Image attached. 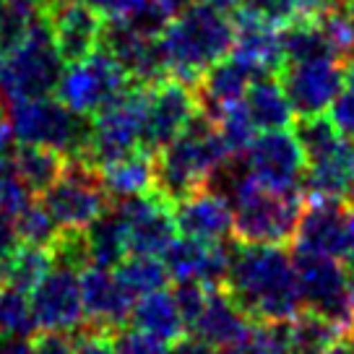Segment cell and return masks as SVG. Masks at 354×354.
Wrapping results in <instances>:
<instances>
[{
	"label": "cell",
	"mask_w": 354,
	"mask_h": 354,
	"mask_svg": "<svg viewBox=\"0 0 354 354\" xmlns=\"http://www.w3.org/2000/svg\"><path fill=\"white\" fill-rule=\"evenodd\" d=\"M221 287L250 321H292L302 310L292 253L284 245L237 243Z\"/></svg>",
	"instance_id": "6da1fadb"
},
{
	"label": "cell",
	"mask_w": 354,
	"mask_h": 354,
	"mask_svg": "<svg viewBox=\"0 0 354 354\" xmlns=\"http://www.w3.org/2000/svg\"><path fill=\"white\" fill-rule=\"evenodd\" d=\"M156 39L167 73L193 86L203 71L230 55L234 42V19L206 3H190L162 26Z\"/></svg>",
	"instance_id": "7a4b0ae2"
},
{
	"label": "cell",
	"mask_w": 354,
	"mask_h": 354,
	"mask_svg": "<svg viewBox=\"0 0 354 354\" xmlns=\"http://www.w3.org/2000/svg\"><path fill=\"white\" fill-rule=\"evenodd\" d=\"M230 156L216 122L196 112L185 131L154 154V190L169 203L188 198L209 185V177Z\"/></svg>",
	"instance_id": "3957f363"
},
{
	"label": "cell",
	"mask_w": 354,
	"mask_h": 354,
	"mask_svg": "<svg viewBox=\"0 0 354 354\" xmlns=\"http://www.w3.org/2000/svg\"><path fill=\"white\" fill-rule=\"evenodd\" d=\"M232 237L248 245H289L302 214V193H281L248 177L230 198Z\"/></svg>",
	"instance_id": "277c9868"
},
{
	"label": "cell",
	"mask_w": 354,
	"mask_h": 354,
	"mask_svg": "<svg viewBox=\"0 0 354 354\" xmlns=\"http://www.w3.org/2000/svg\"><path fill=\"white\" fill-rule=\"evenodd\" d=\"M8 118L19 144L47 146L66 159H86L91 120L66 107L55 94L11 102Z\"/></svg>",
	"instance_id": "5b68a950"
},
{
	"label": "cell",
	"mask_w": 354,
	"mask_h": 354,
	"mask_svg": "<svg viewBox=\"0 0 354 354\" xmlns=\"http://www.w3.org/2000/svg\"><path fill=\"white\" fill-rule=\"evenodd\" d=\"M66 63L57 55L50 21L44 13L21 42L0 53V94L8 102L50 97L57 91Z\"/></svg>",
	"instance_id": "8992f818"
},
{
	"label": "cell",
	"mask_w": 354,
	"mask_h": 354,
	"mask_svg": "<svg viewBox=\"0 0 354 354\" xmlns=\"http://www.w3.org/2000/svg\"><path fill=\"white\" fill-rule=\"evenodd\" d=\"M302 310L333 321L346 339L354 336V289L342 261L295 248L292 253Z\"/></svg>",
	"instance_id": "52a82bcc"
},
{
	"label": "cell",
	"mask_w": 354,
	"mask_h": 354,
	"mask_svg": "<svg viewBox=\"0 0 354 354\" xmlns=\"http://www.w3.org/2000/svg\"><path fill=\"white\" fill-rule=\"evenodd\" d=\"M37 198L60 230H86L112 203L100 167L88 159H66L60 177Z\"/></svg>",
	"instance_id": "ba28073f"
},
{
	"label": "cell",
	"mask_w": 354,
	"mask_h": 354,
	"mask_svg": "<svg viewBox=\"0 0 354 354\" xmlns=\"http://www.w3.org/2000/svg\"><path fill=\"white\" fill-rule=\"evenodd\" d=\"M128 86H131L128 73L122 71L110 50L100 44L91 55L63 68L55 97L78 115L94 118Z\"/></svg>",
	"instance_id": "9c48e42d"
},
{
	"label": "cell",
	"mask_w": 354,
	"mask_h": 354,
	"mask_svg": "<svg viewBox=\"0 0 354 354\" xmlns=\"http://www.w3.org/2000/svg\"><path fill=\"white\" fill-rule=\"evenodd\" d=\"M146 97L149 86L131 84L118 100L91 118V136L86 149V159L91 165L102 167L141 149Z\"/></svg>",
	"instance_id": "30bf717a"
},
{
	"label": "cell",
	"mask_w": 354,
	"mask_h": 354,
	"mask_svg": "<svg viewBox=\"0 0 354 354\" xmlns=\"http://www.w3.org/2000/svg\"><path fill=\"white\" fill-rule=\"evenodd\" d=\"M277 76L297 118L323 115L346 84V63L333 55L310 57L284 63Z\"/></svg>",
	"instance_id": "8fae6325"
},
{
	"label": "cell",
	"mask_w": 354,
	"mask_h": 354,
	"mask_svg": "<svg viewBox=\"0 0 354 354\" xmlns=\"http://www.w3.org/2000/svg\"><path fill=\"white\" fill-rule=\"evenodd\" d=\"M245 167L258 185L281 193H302L305 177V154L297 136L287 128L261 131L243 151Z\"/></svg>",
	"instance_id": "7c38bea8"
},
{
	"label": "cell",
	"mask_w": 354,
	"mask_h": 354,
	"mask_svg": "<svg viewBox=\"0 0 354 354\" xmlns=\"http://www.w3.org/2000/svg\"><path fill=\"white\" fill-rule=\"evenodd\" d=\"M198 112V102L193 94V86L180 78L167 76L159 84L149 86L144 112V133H141V149L156 154L165 149L172 138L185 131Z\"/></svg>",
	"instance_id": "4fadbf2b"
},
{
	"label": "cell",
	"mask_w": 354,
	"mask_h": 354,
	"mask_svg": "<svg viewBox=\"0 0 354 354\" xmlns=\"http://www.w3.org/2000/svg\"><path fill=\"white\" fill-rule=\"evenodd\" d=\"M354 240V211L349 201L308 198L295 232V248L342 261Z\"/></svg>",
	"instance_id": "5bb4252c"
},
{
	"label": "cell",
	"mask_w": 354,
	"mask_h": 354,
	"mask_svg": "<svg viewBox=\"0 0 354 354\" xmlns=\"http://www.w3.org/2000/svg\"><path fill=\"white\" fill-rule=\"evenodd\" d=\"M37 328L76 331L86 323L81 297V271L68 266H53L39 284L29 292Z\"/></svg>",
	"instance_id": "9a60e30c"
},
{
	"label": "cell",
	"mask_w": 354,
	"mask_h": 354,
	"mask_svg": "<svg viewBox=\"0 0 354 354\" xmlns=\"http://www.w3.org/2000/svg\"><path fill=\"white\" fill-rule=\"evenodd\" d=\"M112 206L125 221L131 253L162 255L177 237L172 203L162 198L156 190L131 198H115Z\"/></svg>",
	"instance_id": "2e32d148"
},
{
	"label": "cell",
	"mask_w": 354,
	"mask_h": 354,
	"mask_svg": "<svg viewBox=\"0 0 354 354\" xmlns=\"http://www.w3.org/2000/svg\"><path fill=\"white\" fill-rule=\"evenodd\" d=\"M230 240L224 243H206L196 237H175L169 248L162 253L169 279L175 281H201L209 287H221L224 277L230 271V258H232Z\"/></svg>",
	"instance_id": "e0dca14e"
},
{
	"label": "cell",
	"mask_w": 354,
	"mask_h": 354,
	"mask_svg": "<svg viewBox=\"0 0 354 354\" xmlns=\"http://www.w3.org/2000/svg\"><path fill=\"white\" fill-rule=\"evenodd\" d=\"M44 13L50 21L57 55L66 66L91 55L102 44L104 16L94 11L84 0H66L55 8H47Z\"/></svg>",
	"instance_id": "ac0fdd59"
},
{
	"label": "cell",
	"mask_w": 354,
	"mask_h": 354,
	"mask_svg": "<svg viewBox=\"0 0 354 354\" xmlns=\"http://www.w3.org/2000/svg\"><path fill=\"white\" fill-rule=\"evenodd\" d=\"M81 297L86 310V323L100 331H118L131 321L136 299L125 292L115 271L107 266L91 263L81 271Z\"/></svg>",
	"instance_id": "d6986e66"
},
{
	"label": "cell",
	"mask_w": 354,
	"mask_h": 354,
	"mask_svg": "<svg viewBox=\"0 0 354 354\" xmlns=\"http://www.w3.org/2000/svg\"><path fill=\"white\" fill-rule=\"evenodd\" d=\"M172 216L177 232L185 237L206 243H224L232 237V206L211 188H201L172 203Z\"/></svg>",
	"instance_id": "ffe728a7"
},
{
	"label": "cell",
	"mask_w": 354,
	"mask_h": 354,
	"mask_svg": "<svg viewBox=\"0 0 354 354\" xmlns=\"http://www.w3.org/2000/svg\"><path fill=\"white\" fill-rule=\"evenodd\" d=\"M255 76L258 73L253 68L245 66L243 60H237L232 53L224 55L209 71H203V76L193 84L198 112H203L211 120H216L224 110H230V107L243 102L245 91L253 84Z\"/></svg>",
	"instance_id": "44dd1931"
},
{
	"label": "cell",
	"mask_w": 354,
	"mask_h": 354,
	"mask_svg": "<svg viewBox=\"0 0 354 354\" xmlns=\"http://www.w3.org/2000/svg\"><path fill=\"white\" fill-rule=\"evenodd\" d=\"M279 29L281 26L266 24L240 11L234 16V42L230 53L253 68L258 76H277L284 66Z\"/></svg>",
	"instance_id": "7402d4cb"
},
{
	"label": "cell",
	"mask_w": 354,
	"mask_h": 354,
	"mask_svg": "<svg viewBox=\"0 0 354 354\" xmlns=\"http://www.w3.org/2000/svg\"><path fill=\"white\" fill-rule=\"evenodd\" d=\"M250 318L245 315L240 305L230 297V292L224 287H209V295L203 299V308L196 315V321L190 323L188 331L198 336L203 342L214 344L219 349L232 346L248 328H250Z\"/></svg>",
	"instance_id": "603a6c76"
},
{
	"label": "cell",
	"mask_w": 354,
	"mask_h": 354,
	"mask_svg": "<svg viewBox=\"0 0 354 354\" xmlns=\"http://www.w3.org/2000/svg\"><path fill=\"white\" fill-rule=\"evenodd\" d=\"M354 188V144L346 138L336 151L308 162L302 177L305 198H339L346 201Z\"/></svg>",
	"instance_id": "cb8c5ba5"
},
{
	"label": "cell",
	"mask_w": 354,
	"mask_h": 354,
	"mask_svg": "<svg viewBox=\"0 0 354 354\" xmlns=\"http://www.w3.org/2000/svg\"><path fill=\"white\" fill-rule=\"evenodd\" d=\"M128 323L136 331L146 333V336H151L162 344L177 342L185 333L183 315L177 310L172 292H167V289H159V292H151V295L136 299Z\"/></svg>",
	"instance_id": "d4e9b609"
},
{
	"label": "cell",
	"mask_w": 354,
	"mask_h": 354,
	"mask_svg": "<svg viewBox=\"0 0 354 354\" xmlns=\"http://www.w3.org/2000/svg\"><path fill=\"white\" fill-rule=\"evenodd\" d=\"M243 107L253 128L261 131H281L295 120L284 88L274 76H255L243 97Z\"/></svg>",
	"instance_id": "484cf974"
},
{
	"label": "cell",
	"mask_w": 354,
	"mask_h": 354,
	"mask_svg": "<svg viewBox=\"0 0 354 354\" xmlns=\"http://www.w3.org/2000/svg\"><path fill=\"white\" fill-rule=\"evenodd\" d=\"M110 198H131L154 190V154L138 149L100 167Z\"/></svg>",
	"instance_id": "4316f807"
},
{
	"label": "cell",
	"mask_w": 354,
	"mask_h": 354,
	"mask_svg": "<svg viewBox=\"0 0 354 354\" xmlns=\"http://www.w3.org/2000/svg\"><path fill=\"white\" fill-rule=\"evenodd\" d=\"M8 162H11L13 172L21 177L24 185L32 190L34 196H42L60 177L63 167H66V156L47 146L19 144L8 154Z\"/></svg>",
	"instance_id": "83f0119b"
},
{
	"label": "cell",
	"mask_w": 354,
	"mask_h": 354,
	"mask_svg": "<svg viewBox=\"0 0 354 354\" xmlns=\"http://www.w3.org/2000/svg\"><path fill=\"white\" fill-rule=\"evenodd\" d=\"M86 243H88L91 263L107 266V268H115L125 255L131 253L125 221H122V216L118 214V209L112 203L110 209L104 211V214H100L86 227Z\"/></svg>",
	"instance_id": "f1b7e54d"
},
{
	"label": "cell",
	"mask_w": 354,
	"mask_h": 354,
	"mask_svg": "<svg viewBox=\"0 0 354 354\" xmlns=\"http://www.w3.org/2000/svg\"><path fill=\"white\" fill-rule=\"evenodd\" d=\"M287 336L289 354H323L326 349H331L333 344L346 339L336 323L313 310H299L287 323Z\"/></svg>",
	"instance_id": "f546056e"
},
{
	"label": "cell",
	"mask_w": 354,
	"mask_h": 354,
	"mask_svg": "<svg viewBox=\"0 0 354 354\" xmlns=\"http://www.w3.org/2000/svg\"><path fill=\"white\" fill-rule=\"evenodd\" d=\"M112 271L133 299L167 289V281H169V271H167L162 255L128 253Z\"/></svg>",
	"instance_id": "4dcf8cb0"
},
{
	"label": "cell",
	"mask_w": 354,
	"mask_h": 354,
	"mask_svg": "<svg viewBox=\"0 0 354 354\" xmlns=\"http://www.w3.org/2000/svg\"><path fill=\"white\" fill-rule=\"evenodd\" d=\"M279 37H281L284 63H297V60H310V57L333 55L318 19L297 16L295 21L284 24L279 29Z\"/></svg>",
	"instance_id": "1f68e13d"
},
{
	"label": "cell",
	"mask_w": 354,
	"mask_h": 354,
	"mask_svg": "<svg viewBox=\"0 0 354 354\" xmlns=\"http://www.w3.org/2000/svg\"><path fill=\"white\" fill-rule=\"evenodd\" d=\"M0 266H3V279H6L8 287L32 292L39 284V279L53 268V255L47 248L19 243L13 248V253Z\"/></svg>",
	"instance_id": "d6a6232c"
},
{
	"label": "cell",
	"mask_w": 354,
	"mask_h": 354,
	"mask_svg": "<svg viewBox=\"0 0 354 354\" xmlns=\"http://www.w3.org/2000/svg\"><path fill=\"white\" fill-rule=\"evenodd\" d=\"M37 328L29 292L3 284L0 287V339H32Z\"/></svg>",
	"instance_id": "836d02e7"
},
{
	"label": "cell",
	"mask_w": 354,
	"mask_h": 354,
	"mask_svg": "<svg viewBox=\"0 0 354 354\" xmlns=\"http://www.w3.org/2000/svg\"><path fill=\"white\" fill-rule=\"evenodd\" d=\"M295 136H297L299 146H302V154L305 162H315L321 156L336 151L339 146L346 141L342 136V131L333 125L331 118L323 115H308V118H297L295 122Z\"/></svg>",
	"instance_id": "e575fe53"
},
{
	"label": "cell",
	"mask_w": 354,
	"mask_h": 354,
	"mask_svg": "<svg viewBox=\"0 0 354 354\" xmlns=\"http://www.w3.org/2000/svg\"><path fill=\"white\" fill-rule=\"evenodd\" d=\"M42 16L39 0H0V53L16 47Z\"/></svg>",
	"instance_id": "d590c367"
},
{
	"label": "cell",
	"mask_w": 354,
	"mask_h": 354,
	"mask_svg": "<svg viewBox=\"0 0 354 354\" xmlns=\"http://www.w3.org/2000/svg\"><path fill=\"white\" fill-rule=\"evenodd\" d=\"M287 323L289 321H253L232 346L224 349V354H289Z\"/></svg>",
	"instance_id": "8d00e7d4"
},
{
	"label": "cell",
	"mask_w": 354,
	"mask_h": 354,
	"mask_svg": "<svg viewBox=\"0 0 354 354\" xmlns=\"http://www.w3.org/2000/svg\"><path fill=\"white\" fill-rule=\"evenodd\" d=\"M16 224V234H19V243L37 245V248H53V243L60 234V227L55 224L53 214L44 209V203L39 198H32L21 211L19 216L13 219Z\"/></svg>",
	"instance_id": "74e56055"
},
{
	"label": "cell",
	"mask_w": 354,
	"mask_h": 354,
	"mask_svg": "<svg viewBox=\"0 0 354 354\" xmlns=\"http://www.w3.org/2000/svg\"><path fill=\"white\" fill-rule=\"evenodd\" d=\"M32 198H37V196L24 185L21 177L13 172L11 162H6V165L0 167V214L16 219L19 211Z\"/></svg>",
	"instance_id": "f35d334b"
},
{
	"label": "cell",
	"mask_w": 354,
	"mask_h": 354,
	"mask_svg": "<svg viewBox=\"0 0 354 354\" xmlns=\"http://www.w3.org/2000/svg\"><path fill=\"white\" fill-rule=\"evenodd\" d=\"M240 11L274 26L295 21L299 16L297 0H240Z\"/></svg>",
	"instance_id": "ab89813d"
},
{
	"label": "cell",
	"mask_w": 354,
	"mask_h": 354,
	"mask_svg": "<svg viewBox=\"0 0 354 354\" xmlns=\"http://www.w3.org/2000/svg\"><path fill=\"white\" fill-rule=\"evenodd\" d=\"M112 346H115V354H169L167 344L156 342L146 333L136 331V328H118L112 331Z\"/></svg>",
	"instance_id": "60d3db41"
},
{
	"label": "cell",
	"mask_w": 354,
	"mask_h": 354,
	"mask_svg": "<svg viewBox=\"0 0 354 354\" xmlns=\"http://www.w3.org/2000/svg\"><path fill=\"white\" fill-rule=\"evenodd\" d=\"M209 295V284H201V281H177L175 289H172V297H175V305L183 315V323H185V331L190 328V323L196 321V315L203 308V299Z\"/></svg>",
	"instance_id": "b9f144b4"
},
{
	"label": "cell",
	"mask_w": 354,
	"mask_h": 354,
	"mask_svg": "<svg viewBox=\"0 0 354 354\" xmlns=\"http://www.w3.org/2000/svg\"><path fill=\"white\" fill-rule=\"evenodd\" d=\"M76 331L39 328V333H34L32 342H29L32 354H71L73 352V344H76Z\"/></svg>",
	"instance_id": "7bdbcfd3"
},
{
	"label": "cell",
	"mask_w": 354,
	"mask_h": 354,
	"mask_svg": "<svg viewBox=\"0 0 354 354\" xmlns=\"http://www.w3.org/2000/svg\"><path fill=\"white\" fill-rule=\"evenodd\" d=\"M331 118L333 125L342 131L344 138H354V84L346 81L344 88L339 91V97L331 102Z\"/></svg>",
	"instance_id": "ee69618b"
},
{
	"label": "cell",
	"mask_w": 354,
	"mask_h": 354,
	"mask_svg": "<svg viewBox=\"0 0 354 354\" xmlns=\"http://www.w3.org/2000/svg\"><path fill=\"white\" fill-rule=\"evenodd\" d=\"M71 354H115L112 336L107 331H100V328L84 323L76 331V344H73Z\"/></svg>",
	"instance_id": "f6af8a7d"
},
{
	"label": "cell",
	"mask_w": 354,
	"mask_h": 354,
	"mask_svg": "<svg viewBox=\"0 0 354 354\" xmlns=\"http://www.w3.org/2000/svg\"><path fill=\"white\" fill-rule=\"evenodd\" d=\"M97 13L104 16V21H115V19H133L138 11H144L149 0H84Z\"/></svg>",
	"instance_id": "bcb514c9"
},
{
	"label": "cell",
	"mask_w": 354,
	"mask_h": 354,
	"mask_svg": "<svg viewBox=\"0 0 354 354\" xmlns=\"http://www.w3.org/2000/svg\"><path fill=\"white\" fill-rule=\"evenodd\" d=\"M169 354H224V349L214 346V344L203 342L198 336H180L177 342H172V349Z\"/></svg>",
	"instance_id": "7dc6e473"
},
{
	"label": "cell",
	"mask_w": 354,
	"mask_h": 354,
	"mask_svg": "<svg viewBox=\"0 0 354 354\" xmlns=\"http://www.w3.org/2000/svg\"><path fill=\"white\" fill-rule=\"evenodd\" d=\"M19 245V234H16V224L11 216L0 214V263L13 253V248Z\"/></svg>",
	"instance_id": "c3c4849f"
},
{
	"label": "cell",
	"mask_w": 354,
	"mask_h": 354,
	"mask_svg": "<svg viewBox=\"0 0 354 354\" xmlns=\"http://www.w3.org/2000/svg\"><path fill=\"white\" fill-rule=\"evenodd\" d=\"M299 3V16L305 19H318L323 13L333 11L336 6H342L344 0H297Z\"/></svg>",
	"instance_id": "681fc988"
},
{
	"label": "cell",
	"mask_w": 354,
	"mask_h": 354,
	"mask_svg": "<svg viewBox=\"0 0 354 354\" xmlns=\"http://www.w3.org/2000/svg\"><path fill=\"white\" fill-rule=\"evenodd\" d=\"M149 3H151L156 11L165 16L167 21H169V19H172V16H177L183 8H188L193 0H149Z\"/></svg>",
	"instance_id": "f907efd6"
},
{
	"label": "cell",
	"mask_w": 354,
	"mask_h": 354,
	"mask_svg": "<svg viewBox=\"0 0 354 354\" xmlns=\"http://www.w3.org/2000/svg\"><path fill=\"white\" fill-rule=\"evenodd\" d=\"M0 354H32L29 339H0Z\"/></svg>",
	"instance_id": "816d5d0a"
},
{
	"label": "cell",
	"mask_w": 354,
	"mask_h": 354,
	"mask_svg": "<svg viewBox=\"0 0 354 354\" xmlns=\"http://www.w3.org/2000/svg\"><path fill=\"white\" fill-rule=\"evenodd\" d=\"M323 354H354V342L352 339H342V342L333 344L331 349H326Z\"/></svg>",
	"instance_id": "f5cc1de1"
},
{
	"label": "cell",
	"mask_w": 354,
	"mask_h": 354,
	"mask_svg": "<svg viewBox=\"0 0 354 354\" xmlns=\"http://www.w3.org/2000/svg\"><path fill=\"white\" fill-rule=\"evenodd\" d=\"M198 3H206V6H214V8H219V11H234L237 6H240V0H198Z\"/></svg>",
	"instance_id": "db71d44e"
},
{
	"label": "cell",
	"mask_w": 354,
	"mask_h": 354,
	"mask_svg": "<svg viewBox=\"0 0 354 354\" xmlns=\"http://www.w3.org/2000/svg\"><path fill=\"white\" fill-rule=\"evenodd\" d=\"M42 3V8L47 11V8H55V6H60V3H66V0H39Z\"/></svg>",
	"instance_id": "11a10c76"
},
{
	"label": "cell",
	"mask_w": 354,
	"mask_h": 354,
	"mask_svg": "<svg viewBox=\"0 0 354 354\" xmlns=\"http://www.w3.org/2000/svg\"><path fill=\"white\" fill-rule=\"evenodd\" d=\"M346 201H349V206H352V211H354V188H352V193H349V198Z\"/></svg>",
	"instance_id": "9f6ffc18"
},
{
	"label": "cell",
	"mask_w": 354,
	"mask_h": 354,
	"mask_svg": "<svg viewBox=\"0 0 354 354\" xmlns=\"http://www.w3.org/2000/svg\"><path fill=\"white\" fill-rule=\"evenodd\" d=\"M6 284V279H3V266H0V287Z\"/></svg>",
	"instance_id": "6f0895ef"
}]
</instances>
